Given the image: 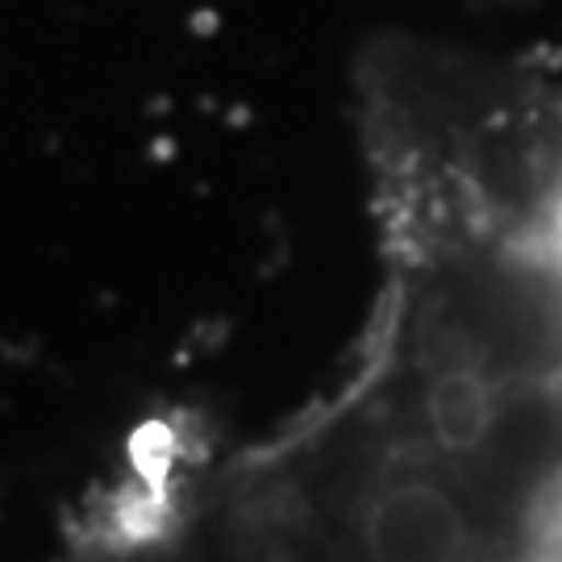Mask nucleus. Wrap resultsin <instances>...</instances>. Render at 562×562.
<instances>
[{"label":"nucleus","mask_w":562,"mask_h":562,"mask_svg":"<svg viewBox=\"0 0 562 562\" xmlns=\"http://www.w3.org/2000/svg\"><path fill=\"white\" fill-rule=\"evenodd\" d=\"M559 262H562V259H559Z\"/></svg>","instance_id":"obj_3"},{"label":"nucleus","mask_w":562,"mask_h":562,"mask_svg":"<svg viewBox=\"0 0 562 562\" xmlns=\"http://www.w3.org/2000/svg\"><path fill=\"white\" fill-rule=\"evenodd\" d=\"M529 550L562 559V471L546 475L529 504Z\"/></svg>","instance_id":"obj_2"},{"label":"nucleus","mask_w":562,"mask_h":562,"mask_svg":"<svg viewBox=\"0 0 562 562\" xmlns=\"http://www.w3.org/2000/svg\"><path fill=\"white\" fill-rule=\"evenodd\" d=\"M355 533L367 562H467L471 554L467 508L425 475L375 483L359 504Z\"/></svg>","instance_id":"obj_1"}]
</instances>
